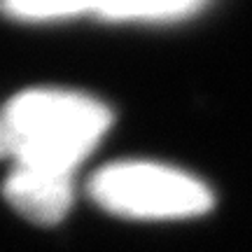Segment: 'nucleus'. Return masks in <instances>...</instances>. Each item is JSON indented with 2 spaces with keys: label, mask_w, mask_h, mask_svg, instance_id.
Segmentation results:
<instances>
[{
  "label": "nucleus",
  "mask_w": 252,
  "mask_h": 252,
  "mask_svg": "<svg viewBox=\"0 0 252 252\" xmlns=\"http://www.w3.org/2000/svg\"><path fill=\"white\" fill-rule=\"evenodd\" d=\"M91 5L94 2H61V0H12L2 2L0 12L12 21H24V24H59V21H72L82 19L84 14L91 17Z\"/></svg>",
  "instance_id": "nucleus-5"
},
{
  "label": "nucleus",
  "mask_w": 252,
  "mask_h": 252,
  "mask_svg": "<svg viewBox=\"0 0 252 252\" xmlns=\"http://www.w3.org/2000/svg\"><path fill=\"white\" fill-rule=\"evenodd\" d=\"M0 157H5V145H2V131H0Z\"/></svg>",
  "instance_id": "nucleus-6"
},
{
  "label": "nucleus",
  "mask_w": 252,
  "mask_h": 252,
  "mask_svg": "<svg viewBox=\"0 0 252 252\" xmlns=\"http://www.w3.org/2000/svg\"><path fill=\"white\" fill-rule=\"evenodd\" d=\"M2 196L24 220L52 226L59 224L72 208L75 178L12 166L2 182Z\"/></svg>",
  "instance_id": "nucleus-3"
},
{
  "label": "nucleus",
  "mask_w": 252,
  "mask_h": 252,
  "mask_svg": "<svg viewBox=\"0 0 252 252\" xmlns=\"http://www.w3.org/2000/svg\"><path fill=\"white\" fill-rule=\"evenodd\" d=\"M203 9L201 2H185V0H115V2H94L91 17L105 24H166L180 21Z\"/></svg>",
  "instance_id": "nucleus-4"
},
{
  "label": "nucleus",
  "mask_w": 252,
  "mask_h": 252,
  "mask_svg": "<svg viewBox=\"0 0 252 252\" xmlns=\"http://www.w3.org/2000/svg\"><path fill=\"white\" fill-rule=\"evenodd\" d=\"M89 196L126 220H189L213 208V191L203 180L175 166L145 159L105 163L91 175Z\"/></svg>",
  "instance_id": "nucleus-2"
},
{
  "label": "nucleus",
  "mask_w": 252,
  "mask_h": 252,
  "mask_svg": "<svg viewBox=\"0 0 252 252\" xmlns=\"http://www.w3.org/2000/svg\"><path fill=\"white\" fill-rule=\"evenodd\" d=\"M112 110L89 94L56 87L19 91L0 112L5 157L14 166L70 175L100 145Z\"/></svg>",
  "instance_id": "nucleus-1"
}]
</instances>
